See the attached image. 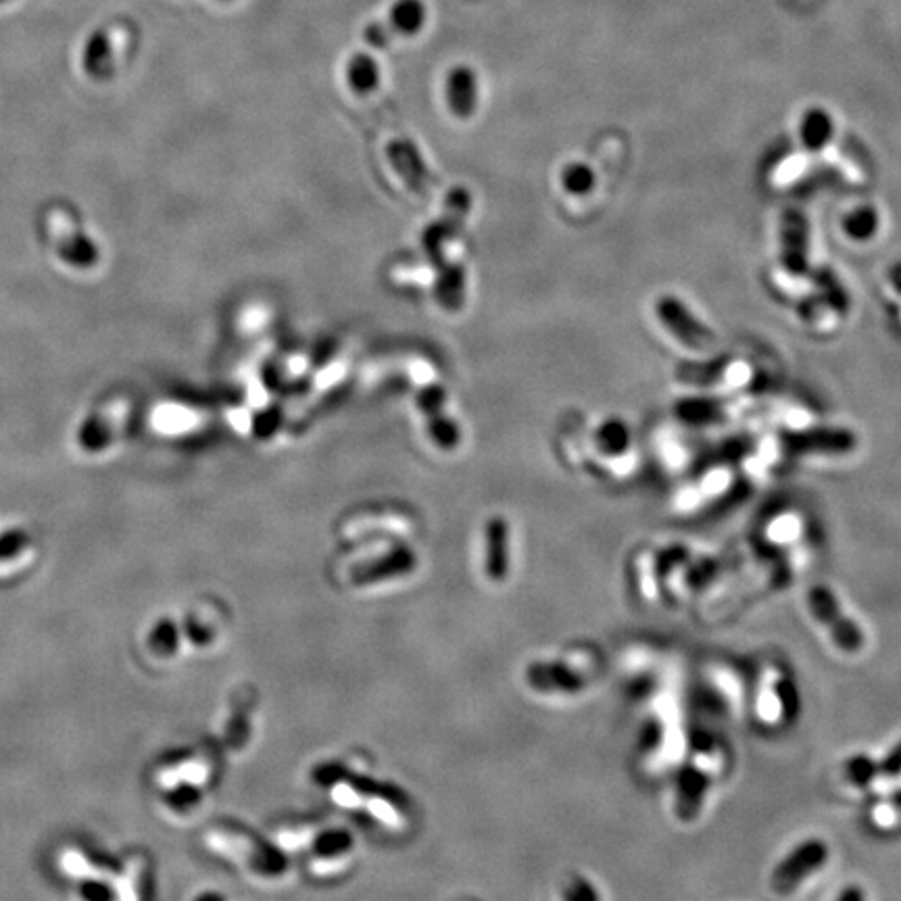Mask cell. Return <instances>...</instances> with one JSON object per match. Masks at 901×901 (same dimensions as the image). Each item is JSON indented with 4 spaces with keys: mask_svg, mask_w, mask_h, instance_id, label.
<instances>
[{
    "mask_svg": "<svg viewBox=\"0 0 901 901\" xmlns=\"http://www.w3.org/2000/svg\"><path fill=\"white\" fill-rule=\"evenodd\" d=\"M46 228L48 238L53 240L55 255L65 265H71L73 270H84L82 265H90L96 259L92 242L88 240L86 232H82V226L76 215H71L69 211L48 213Z\"/></svg>",
    "mask_w": 901,
    "mask_h": 901,
    "instance_id": "cell-1",
    "label": "cell"
},
{
    "mask_svg": "<svg viewBox=\"0 0 901 901\" xmlns=\"http://www.w3.org/2000/svg\"><path fill=\"white\" fill-rule=\"evenodd\" d=\"M660 322L689 349L701 351L714 345V332L699 322L693 311L676 297H662L655 305Z\"/></svg>",
    "mask_w": 901,
    "mask_h": 901,
    "instance_id": "cell-2",
    "label": "cell"
},
{
    "mask_svg": "<svg viewBox=\"0 0 901 901\" xmlns=\"http://www.w3.org/2000/svg\"><path fill=\"white\" fill-rule=\"evenodd\" d=\"M808 601H810V610L816 616V620H820L826 628L831 630L835 643L841 649L858 651L864 645L862 630L858 628L856 622L847 620L841 614L839 603H837L835 595L829 589H826V587H814L810 591Z\"/></svg>",
    "mask_w": 901,
    "mask_h": 901,
    "instance_id": "cell-3",
    "label": "cell"
},
{
    "mask_svg": "<svg viewBox=\"0 0 901 901\" xmlns=\"http://www.w3.org/2000/svg\"><path fill=\"white\" fill-rule=\"evenodd\" d=\"M829 858V849L822 841H808L793 849V854L787 856L772 874V885L776 891L787 893L793 887H797L799 881L806 879L812 872H816Z\"/></svg>",
    "mask_w": 901,
    "mask_h": 901,
    "instance_id": "cell-4",
    "label": "cell"
},
{
    "mask_svg": "<svg viewBox=\"0 0 901 901\" xmlns=\"http://www.w3.org/2000/svg\"><path fill=\"white\" fill-rule=\"evenodd\" d=\"M808 219L799 211H785L781 222V259L791 274L808 272Z\"/></svg>",
    "mask_w": 901,
    "mask_h": 901,
    "instance_id": "cell-5",
    "label": "cell"
},
{
    "mask_svg": "<svg viewBox=\"0 0 901 901\" xmlns=\"http://www.w3.org/2000/svg\"><path fill=\"white\" fill-rule=\"evenodd\" d=\"M791 451L797 453H849L856 447V436L841 428H814L806 432H793L785 438Z\"/></svg>",
    "mask_w": 901,
    "mask_h": 901,
    "instance_id": "cell-6",
    "label": "cell"
},
{
    "mask_svg": "<svg viewBox=\"0 0 901 901\" xmlns=\"http://www.w3.org/2000/svg\"><path fill=\"white\" fill-rule=\"evenodd\" d=\"M445 96L449 109L466 119L478 105V76L470 65H455L445 78Z\"/></svg>",
    "mask_w": 901,
    "mask_h": 901,
    "instance_id": "cell-7",
    "label": "cell"
},
{
    "mask_svg": "<svg viewBox=\"0 0 901 901\" xmlns=\"http://www.w3.org/2000/svg\"><path fill=\"white\" fill-rule=\"evenodd\" d=\"M82 69L92 80H107L113 76V44L105 30H96L88 36L82 51Z\"/></svg>",
    "mask_w": 901,
    "mask_h": 901,
    "instance_id": "cell-8",
    "label": "cell"
},
{
    "mask_svg": "<svg viewBox=\"0 0 901 901\" xmlns=\"http://www.w3.org/2000/svg\"><path fill=\"white\" fill-rule=\"evenodd\" d=\"M532 687L541 691H578L582 689V676L562 664H532L528 670Z\"/></svg>",
    "mask_w": 901,
    "mask_h": 901,
    "instance_id": "cell-9",
    "label": "cell"
},
{
    "mask_svg": "<svg viewBox=\"0 0 901 901\" xmlns=\"http://www.w3.org/2000/svg\"><path fill=\"white\" fill-rule=\"evenodd\" d=\"M426 17L424 0H397L388 13V26L393 36H416L424 28Z\"/></svg>",
    "mask_w": 901,
    "mask_h": 901,
    "instance_id": "cell-10",
    "label": "cell"
},
{
    "mask_svg": "<svg viewBox=\"0 0 901 901\" xmlns=\"http://www.w3.org/2000/svg\"><path fill=\"white\" fill-rule=\"evenodd\" d=\"M833 132H835V124H833V117L829 111L814 107V109H808L806 115L801 117L799 136L808 151L824 149V146L831 142Z\"/></svg>",
    "mask_w": 901,
    "mask_h": 901,
    "instance_id": "cell-11",
    "label": "cell"
},
{
    "mask_svg": "<svg viewBox=\"0 0 901 901\" xmlns=\"http://www.w3.org/2000/svg\"><path fill=\"white\" fill-rule=\"evenodd\" d=\"M347 84L357 94H372L380 86V67L368 53H357L347 63Z\"/></svg>",
    "mask_w": 901,
    "mask_h": 901,
    "instance_id": "cell-12",
    "label": "cell"
},
{
    "mask_svg": "<svg viewBox=\"0 0 901 901\" xmlns=\"http://www.w3.org/2000/svg\"><path fill=\"white\" fill-rule=\"evenodd\" d=\"M388 157H391L393 165L399 169V174H403L411 186H420L426 169L418 151L413 149L409 142H393L388 146Z\"/></svg>",
    "mask_w": 901,
    "mask_h": 901,
    "instance_id": "cell-13",
    "label": "cell"
},
{
    "mask_svg": "<svg viewBox=\"0 0 901 901\" xmlns=\"http://www.w3.org/2000/svg\"><path fill=\"white\" fill-rule=\"evenodd\" d=\"M507 528L503 522H493L489 526V559L486 572L493 580H501L507 574Z\"/></svg>",
    "mask_w": 901,
    "mask_h": 901,
    "instance_id": "cell-14",
    "label": "cell"
},
{
    "mask_svg": "<svg viewBox=\"0 0 901 901\" xmlns=\"http://www.w3.org/2000/svg\"><path fill=\"white\" fill-rule=\"evenodd\" d=\"M879 224H881V219L874 207H860L845 217L843 228L849 238L868 240L876 234V230H879Z\"/></svg>",
    "mask_w": 901,
    "mask_h": 901,
    "instance_id": "cell-15",
    "label": "cell"
},
{
    "mask_svg": "<svg viewBox=\"0 0 901 901\" xmlns=\"http://www.w3.org/2000/svg\"><path fill=\"white\" fill-rule=\"evenodd\" d=\"M353 847V837L345 831H328L322 837L315 839L313 854L318 858H338Z\"/></svg>",
    "mask_w": 901,
    "mask_h": 901,
    "instance_id": "cell-16",
    "label": "cell"
},
{
    "mask_svg": "<svg viewBox=\"0 0 901 901\" xmlns=\"http://www.w3.org/2000/svg\"><path fill=\"white\" fill-rule=\"evenodd\" d=\"M32 547V539L23 530H9L0 537V564L19 562L23 555H28Z\"/></svg>",
    "mask_w": 901,
    "mask_h": 901,
    "instance_id": "cell-17",
    "label": "cell"
},
{
    "mask_svg": "<svg viewBox=\"0 0 901 901\" xmlns=\"http://www.w3.org/2000/svg\"><path fill=\"white\" fill-rule=\"evenodd\" d=\"M562 184L572 194H587L595 186V174L589 165L572 163L562 172Z\"/></svg>",
    "mask_w": 901,
    "mask_h": 901,
    "instance_id": "cell-18",
    "label": "cell"
},
{
    "mask_svg": "<svg viewBox=\"0 0 901 901\" xmlns=\"http://www.w3.org/2000/svg\"><path fill=\"white\" fill-rule=\"evenodd\" d=\"M151 647L161 657L174 655L176 649H178V630H176V626L169 620L159 622L155 626V630L151 632Z\"/></svg>",
    "mask_w": 901,
    "mask_h": 901,
    "instance_id": "cell-19",
    "label": "cell"
},
{
    "mask_svg": "<svg viewBox=\"0 0 901 901\" xmlns=\"http://www.w3.org/2000/svg\"><path fill=\"white\" fill-rule=\"evenodd\" d=\"M599 443L610 453H620L628 445V430L620 422H610L599 430Z\"/></svg>",
    "mask_w": 901,
    "mask_h": 901,
    "instance_id": "cell-20",
    "label": "cell"
},
{
    "mask_svg": "<svg viewBox=\"0 0 901 901\" xmlns=\"http://www.w3.org/2000/svg\"><path fill=\"white\" fill-rule=\"evenodd\" d=\"M167 803L176 812H190L199 803V791L190 785H182L167 795Z\"/></svg>",
    "mask_w": 901,
    "mask_h": 901,
    "instance_id": "cell-21",
    "label": "cell"
},
{
    "mask_svg": "<svg viewBox=\"0 0 901 901\" xmlns=\"http://www.w3.org/2000/svg\"><path fill=\"white\" fill-rule=\"evenodd\" d=\"M564 899L566 901H597V893L591 887L589 881L584 879H574L570 881V885L564 891Z\"/></svg>",
    "mask_w": 901,
    "mask_h": 901,
    "instance_id": "cell-22",
    "label": "cell"
},
{
    "mask_svg": "<svg viewBox=\"0 0 901 901\" xmlns=\"http://www.w3.org/2000/svg\"><path fill=\"white\" fill-rule=\"evenodd\" d=\"M80 895L84 901H111L113 891L103 881H84L80 885Z\"/></svg>",
    "mask_w": 901,
    "mask_h": 901,
    "instance_id": "cell-23",
    "label": "cell"
},
{
    "mask_svg": "<svg viewBox=\"0 0 901 901\" xmlns=\"http://www.w3.org/2000/svg\"><path fill=\"white\" fill-rule=\"evenodd\" d=\"M363 38H365V42H370L372 46L382 48V46H388L393 34H391V30L384 28V23H374V26H370L368 30H365Z\"/></svg>",
    "mask_w": 901,
    "mask_h": 901,
    "instance_id": "cell-24",
    "label": "cell"
},
{
    "mask_svg": "<svg viewBox=\"0 0 901 901\" xmlns=\"http://www.w3.org/2000/svg\"><path fill=\"white\" fill-rule=\"evenodd\" d=\"M839 901H864V893H862V889H858V887H847V889L841 893Z\"/></svg>",
    "mask_w": 901,
    "mask_h": 901,
    "instance_id": "cell-25",
    "label": "cell"
},
{
    "mask_svg": "<svg viewBox=\"0 0 901 901\" xmlns=\"http://www.w3.org/2000/svg\"><path fill=\"white\" fill-rule=\"evenodd\" d=\"M891 280H893V284H895V288L901 292V263H897L895 267H893V272H891Z\"/></svg>",
    "mask_w": 901,
    "mask_h": 901,
    "instance_id": "cell-26",
    "label": "cell"
},
{
    "mask_svg": "<svg viewBox=\"0 0 901 901\" xmlns=\"http://www.w3.org/2000/svg\"><path fill=\"white\" fill-rule=\"evenodd\" d=\"M197 901H226L222 895L219 893H205V895H201Z\"/></svg>",
    "mask_w": 901,
    "mask_h": 901,
    "instance_id": "cell-27",
    "label": "cell"
},
{
    "mask_svg": "<svg viewBox=\"0 0 901 901\" xmlns=\"http://www.w3.org/2000/svg\"><path fill=\"white\" fill-rule=\"evenodd\" d=\"M3 3H9V0H0V5H3Z\"/></svg>",
    "mask_w": 901,
    "mask_h": 901,
    "instance_id": "cell-28",
    "label": "cell"
}]
</instances>
